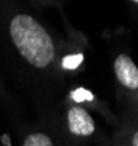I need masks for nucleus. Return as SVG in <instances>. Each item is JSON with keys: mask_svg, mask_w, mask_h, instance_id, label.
<instances>
[{"mask_svg": "<svg viewBox=\"0 0 138 146\" xmlns=\"http://www.w3.org/2000/svg\"><path fill=\"white\" fill-rule=\"evenodd\" d=\"M71 98L76 101V102H83V101H92L93 100V95H92V92H89L87 89L79 88V89H76V91L71 94Z\"/></svg>", "mask_w": 138, "mask_h": 146, "instance_id": "nucleus-6", "label": "nucleus"}, {"mask_svg": "<svg viewBox=\"0 0 138 146\" xmlns=\"http://www.w3.org/2000/svg\"><path fill=\"white\" fill-rule=\"evenodd\" d=\"M10 34L19 53L35 67H45L54 58L51 36L32 16L16 15L10 22Z\"/></svg>", "mask_w": 138, "mask_h": 146, "instance_id": "nucleus-1", "label": "nucleus"}, {"mask_svg": "<svg viewBox=\"0 0 138 146\" xmlns=\"http://www.w3.org/2000/svg\"><path fill=\"white\" fill-rule=\"evenodd\" d=\"M3 142H5V145H7V146H10V143H9V140H7V136H6V135L3 136Z\"/></svg>", "mask_w": 138, "mask_h": 146, "instance_id": "nucleus-8", "label": "nucleus"}, {"mask_svg": "<svg viewBox=\"0 0 138 146\" xmlns=\"http://www.w3.org/2000/svg\"><path fill=\"white\" fill-rule=\"evenodd\" d=\"M23 146H53V142L47 135L35 133V135H29L25 139Z\"/></svg>", "mask_w": 138, "mask_h": 146, "instance_id": "nucleus-4", "label": "nucleus"}, {"mask_svg": "<svg viewBox=\"0 0 138 146\" xmlns=\"http://www.w3.org/2000/svg\"><path fill=\"white\" fill-rule=\"evenodd\" d=\"M115 73L118 80L129 89L138 88V67L125 54H121L115 60Z\"/></svg>", "mask_w": 138, "mask_h": 146, "instance_id": "nucleus-3", "label": "nucleus"}, {"mask_svg": "<svg viewBox=\"0 0 138 146\" xmlns=\"http://www.w3.org/2000/svg\"><path fill=\"white\" fill-rule=\"evenodd\" d=\"M135 2H138V0H135Z\"/></svg>", "mask_w": 138, "mask_h": 146, "instance_id": "nucleus-9", "label": "nucleus"}, {"mask_svg": "<svg viewBox=\"0 0 138 146\" xmlns=\"http://www.w3.org/2000/svg\"><path fill=\"white\" fill-rule=\"evenodd\" d=\"M68 127L73 135L89 136L95 131V121L81 107H73L68 111Z\"/></svg>", "mask_w": 138, "mask_h": 146, "instance_id": "nucleus-2", "label": "nucleus"}, {"mask_svg": "<svg viewBox=\"0 0 138 146\" xmlns=\"http://www.w3.org/2000/svg\"><path fill=\"white\" fill-rule=\"evenodd\" d=\"M83 62V54H74V56H67L62 58V67L64 69H76L80 63Z\"/></svg>", "mask_w": 138, "mask_h": 146, "instance_id": "nucleus-5", "label": "nucleus"}, {"mask_svg": "<svg viewBox=\"0 0 138 146\" xmlns=\"http://www.w3.org/2000/svg\"><path fill=\"white\" fill-rule=\"evenodd\" d=\"M132 146H138V131L134 135V139H132Z\"/></svg>", "mask_w": 138, "mask_h": 146, "instance_id": "nucleus-7", "label": "nucleus"}]
</instances>
